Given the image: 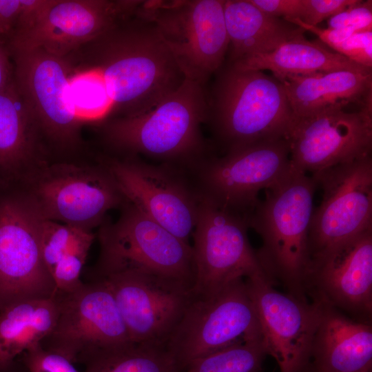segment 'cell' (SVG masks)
Segmentation results:
<instances>
[{"label":"cell","mask_w":372,"mask_h":372,"mask_svg":"<svg viewBox=\"0 0 372 372\" xmlns=\"http://www.w3.org/2000/svg\"><path fill=\"white\" fill-rule=\"evenodd\" d=\"M107 169L126 202L189 244L197 219L199 192L172 165L114 159Z\"/></svg>","instance_id":"14"},{"label":"cell","mask_w":372,"mask_h":372,"mask_svg":"<svg viewBox=\"0 0 372 372\" xmlns=\"http://www.w3.org/2000/svg\"><path fill=\"white\" fill-rule=\"evenodd\" d=\"M322 191L309 233L311 258L372 228L371 155L311 174Z\"/></svg>","instance_id":"13"},{"label":"cell","mask_w":372,"mask_h":372,"mask_svg":"<svg viewBox=\"0 0 372 372\" xmlns=\"http://www.w3.org/2000/svg\"><path fill=\"white\" fill-rule=\"evenodd\" d=\"M13 76L11 58L6 48L0 42V91L13 80Z\"/></svg>","instance_id":"38"},{"label":"cell","mask_w":372,"mask_h":372,"mask_svg":"<svg viewBox=\"0 0 372 372\" xmlns=\"http://www.w3.org/2000/svg\"><path fill=\"white\" fill-rule=\"evenodd\" d=\"M238 70H269L278 80L290 75H303L341 70H368L325 48L304 35L292 39L274 50L229 64Z\"/></svg>","instance_id":"24"},{"label":"cell","mask_w":372,"mask_h":372,"mask_svg":"<svg viewBox=\"0 0 372 372\" xmlns=\"http://www.w3.org/2000/svg\"><path fill=\"white\" fill-rule=\"evenodd\" d=\"M83 372H182L165 347L132 344L106 353Z\"/></svg>","instance_id":"27"},{"label":"cell","mask_w":372,"mask_h":372,"mask_svg":"<svg viewBox=\"0 0 372 372\" xmlns=\"http://www.w3.org/2000/svg\"><path fill=\"white\" fill-rule=\"evenodd\" d=\"M305 288L311 301L371 323L372 228L313 256Z\"/></svg>","instance_id":"16"},{"label":"cell","mask_w":372,"mask_h":372,"mask_svg":"<svg viewBox=\"0 0 372 372\" xmlns=\"http://www.w3.org/2000/svg\"><path fill=\"white\" fill-rule=\"evenodd\" d=\"M41 238L43 260L51 273L65 256L72 253L88 254L95 236L91 230L44 218Z\"/></svg>","instance_id":"30"},{"label":"cell","mask_w":372,"mask_h":372,"mask_svg":"<svg viewBox=\"0 0 372 372\" xmlns=\"http://www.w3.org/2000/svg\"><path fill=\"white\" fill-rule=\"evenodd\" d=\"M194 167L198 192L246 217L259 202V192L274 186L291 169L286 138L232 149L220 157L201 159Z\"/></svg>","instance_id":"10"},{"label":"cell","mask_w":372,"mask_h":372,"mask_svg":"<svg viewBox=\"0 0 372 372\" xmlns=\"http://www.w3.org/2000/svg\"><path fill=\"white\" fill-rule=\"evenodd\" d=\"M316 183L310 175L291 166L289 173L266 189L247 216L249 228L262 239L256 251L260 265L276 285L287 293L309 300L305 280L311 260L309 233L314 209Z\"/></svg>","instance_id":"2"},{"label":"cell","mask_w":372,"mask_h":372,"mask_svg":"<svg viewBox=\"0 0 372 372\" xmlns=\"http://www.w3.org/2000/svg\"><path fill=\"white\" fill-rule=\"evenodd\" d=\"M328 28H351L357 32L372 31V1L358 0L328 19Z\"/></svg>","instance_id":"33"},{"label":"cell","mask_w":372,"mask_h":372,"mask_svg":"<svg viewBox=\"0 0 372 372\" xmlns=\"http://www.w3.org/2000/svg\"><path fill=\"white\" fill-rule=\"evenodd\" d=\"M225 0H147L139 11L154 25L185 79L205 85L220 68L229 40Z\"/></svg>","instance_id":"7"},{"label":"cell","mask_w":372,"mask_h":372,"mask_svg":"<svg viewBox=\"0 0 372 372\" xmlns=\"http://www.w3.org/2000/svg\"><path fill=\"white\" fill-rule=\"evenodd\" d=\"M59 315L41 342L49 351L85 366L101 355L134 344L109 287L92 279L70 293L56 291Z\"/></svg>","instance_id":"9"},{"label":"cell","mask_w":372,"mask_h":372,"mask_svg":"<svg viewBox=\"0 0 372 372\" xmlns=\"http://www.w3.org/2000/svg\"><path fill=\"white\" fill-rule=\"evenodd\" d=\"M97 278L111 291L135 344L165 347L192 296L189 284L149 273L124 271Z\"/></svg>","instance_id":"15"},{"label":"cell","mask_w":372,"mask_h":372,"mask_svg":"<svg viewBox=\"0 0 372 372\" xmlns=\"http://www.w3.org/2000/svg\"><path fill=\"white\" fill-rule=\"evenodd\" d=\"M358 0H303L304 12L300 19L309 25L318 23L340 12Z\"/></svg>","instance_id":"35"},{"label":"cell","mask_w":372,"mask_h":372,"mask_svg":"<svg viewBox=\"0 0 372 372\" xmlns=\"http://www.w3.org/2000/svg\"><path fill=\"white\" fill-rule=\"evenodd\" d=\"M6 49L13 61L14 81L40 130L59 145H74L82 124L68 97L69 79L74 69L70 59L39 48Z\"/></svg>","instance_id":"18"},{"label":"cell","mask_w":372,"mask_h":372,"mask_svg":"<svg viewBox=\"0 0 372 372\" xmlns=\"http://www.w3.org/2000/svg\"><path fill=\"white\" fill-rule=\"evenodd\" d=\"M267 355L262 339L259 338L198 358L183 372H260Z\"/></svg>","instance_id":"29"},{"label":"cell","mask_w":372,"mask_h":372,"mask_svg":"<svg viewBox=\"0 0 372 372\" xmlns=\"http://www.w3.org/2000/svg\"><path fill=\"white\" fill-rule=\"evenodd\" d=\"M332 50L360 65L371 69L372 31L354 33Z\"/></svg>","instance_id":"34"},{"label":"cell","mask_w":372,"mask_h":372,"mask_svg":"<svg viewBox=\"0 0 372 372\" xmlns=\"http://www.w3.org/2000/svg\"><path fill=\"white\" fill-rule=\"evenodd\" d=\"M68 97L81 124L101 121L112 113V101L106 84L94 68L74 67L69 79Z\"/></svg>","instance_id":"28"},{"label":"cell","mask_w":372,"mask_h":372,"mask_svg":"<svg viewBox=\"0 0 372 372\" xmlns=\"http://www.w3.org/2000/svg\"><path fill=\"white\" fill-rule=\"evenodd\" d=\"M342 101L295 118L287 138L291 166L311 174L371 155L372 101L351 110Z\"/></svg>","instance_id":"11"},{"label":"cell","mask_w":372,"mask_h":372,"mask_svg":"<svg viewBox=\"0 0 372 372\" xmlns=\"http://www.w3.org/2000/svg\"><path fill=\"white\" fill-rule=\"evenodd\" d=\"M263 12L285 20L301 19L304 12L303 0H249Z\"/></svg>","instance_id":"36"},{"label":"cell","mask_w":372,"mask_h":372,"mask_svg":"<svg viewBox=\"0 0 372 372\" xmlns=\"http://www.w3.org/2000/svg\"><path fill=\"white\" fill-rule=\"evenodd\" d=\"M224 15L231 45L229 64L270 52L304 32L292 23L263 12L249 0H225Z\"/></svg>","instance_id":"23"},{"label":"cell","mask_w":372,"mask_h":372,"mask_svg":"<svg viewBox=\"0 0 372 372\" xmlns=\"http://www.w3.org/2000/svg\"><path fill=\"white\" fill-rule=\"evenodd\" d=\"M87 256L86 254H69L56 263L51 271L56 291L70 293L82 287L80 276Z\"/></svg>","instance_id":"32"},{"label":"cell","mask_w":372,"mask_h":372,"mask_svg":"<svg viewBox=\"0 0 372 372\" xmlns=\"http://www.w3.org/2000/svg\"><path fill=\"white\" fill-rule=\"evenodd\" d=\"M267 355L280 372H307L318 319V305L276 289L267 276L245 279Z\"/></svg>","instance_id":"20"},{"label":"cell","mask_w":372,"mask_h":372,"mask_svg":"<svg viewBox=\"0 0 372 372\" xmlns=\"http://www.w3.org/2000/svg\"><path fill=\"white\" fill-rule=\"evenodd\" d=\"M262 338L245 279L207 296H194L165 347L183 372L193 361L229 347Z\"/></svg>","instance_id":"6"},{"label":"cell","mask_w":372,"mask_h":372,"mask_svg":"<svg viewBox=\"0 0 372 372\" xmlns=\"http://www.w3.org/2000/svg\"><path fill=\"white\" fill-rule=\"evenodd\" d=\"M368 372H372V370H371V371H368Z\"/></svg>","instance_id":"40"},{"label":"cell","mask_w":372,"mask_h":372,"mask_svg":"<svg viewBox=\"0 0 372 372\" xmlns=\"http://www.w3.org/2000/svg\"><path fill=\"white\" fill-rule=\"evenodd\" d=\"M40 130L34 114L13 80L0 91V167L28 160Z\"/></svg>","instance_id":"26"},{"label":"cell","mask_w":372,"mask_h":372,"mask_svg":"<svg viewBox=\"0 0 372 372\" xmlns=\"http://www.w3.org/2000/svg\"><path fill=\"white\" fill-rule=\"evenodd\" d=\"M225 152L287 138L294 121L285 88L261 70H238L229 65L219 74L208 117Z\"/></svg>","instance_id":"3"},{"label":"cell","mask_w":372,"mask_h":372,"mask_svg":"<svg viewBox=\"0 0 372 372\" xmlns=\"http://www.w3.org/2000/svg\"><path fill=\"white\" fill-rule=\"evenodd\" d=\"M43 220L32 200L12 198L0 203V311L56 295L42 255Z\"/></svg>","instance_id":"12"},{"label":"cell","mask_w":372,"mask_h":372,"mask_svg":"<svg viewBox=\"0 0 372 372\" xmlns=\"http://www.w3.org/2000/svg\"><path fill=\"white\" fill-rule=\"evenodd\" d=\"M138 8L84 45L85 68L101 74L112 101L111 114L117 117L149 111L185 79L154 23Z\"/></svg>","instance_id":"1"},{"label":"cell","mask_w":372,"mask_h":372,"mask_svg":"<svg viewBox=\"0 0 372 372\" xmlns=\"http://www.w3.org/2000/svg\"><path fill=\"white\" fill-rule=\"evenodd\" d=\"M20 360L28 372H80L68 358L44 349L40 344L24 352Z\"/></svg>","instance_id":"31"},{"label":"cell","mask_w":372,"mask_h":372,"mask_svg":"<svg viewBox=\"0 0 372 372\" xmlns=\"http://www.w3.org/2000/svg\"><path fill=\"white\" fill-rule=\"evenodd\" d=\"M278 81L295 118L310 116L342 101L363 104L372 100L371 69L290 75Z\"/></svg>","instance_id":"22"},{"label":"cell","mask_w":372,"mask_h":372,"mask_svg":"<svg viewBox=\"0 0 372 372\" xmlns=\"http://www.w3.org/2000/svg\"><path fill=\"white\" fill-rule=\"evenodd\" d=\"M59 315L56 296L10 304L0 311V361L17 359L40 344L54 329Z\"/></svg>","instance_id":"25"},{"label":"cell","mask_w":372,"mask_h":372,"mask_svg":"<svg viewBox=\"0 0 372 372\" xmlns=\"http://www.w3.org/2000/svg\"><path fill=\"white\" fill-rule=\"evenodd\" d=\"M318 319L307 372L372 370V325L316 302Z\"/></svg>","instance_id":"21"},{"label":"cell","mask_w":372,"mask_h":372,"mask_svg":"<svg viewBox=\"0 0 372 372\" xmlns=\"http://www.w3.org/2000/svg\"><path fill=\"white\" fill-rule=\"evenodd\" d=\"M0 372H28L26 367L17 359L0 361Z\"/></svg>","instance_id":"39"},{"label":"cell","mask_w":372,"mask_h":372,"mask_svg":"<svg viewBox=\"0 0 372 372\" xmlns=\"http://www.w3.org/2000/svg\"><path fill=\"white\" fill-rule=\"evenodd\" d=\"M142 1L53 0L28 30L8 38L7 48L41 49L67 57L134 14Z\"/></svg>","instance_id":"17"},{"label":"cell","mask_w":372,"mask_h":372,"mask_svg":"<svg viewBox=\"0 0 372 372\" xmlns=\"http://www.w3.org/2000/svg\"><path fill=\"white\" fill-rule=\"evenodd\" d=\"M100 256L93 278L136 271L174 279L192 286V245L130 203L116 222L101 226Z\"/></svg>","instance_id":"5"},{"label":"cell","mask_w":372,"mask_h":372,"mask_svg":"<svg viewBox=\"0 0 372 372\" xmlns=\"http://www.w3.org/2000/svg\"><path fill=\"white\" fill-rule=\"evenodd\" d=\"M247 217L199 192L192 245V293L207 296L238 279L268 276L249 242Z\"/></svg>","instance_id":"8"},{"label":"cell","mask_w":372,"mask_h":372,"mask_svg":"<svg viewBox=\"0 0 372 372\" xmlns=\"http://www.w3.org/2000/svg\"><path fill=\"white\" fill-rule=\"evenodd\" d=\"M204 85L185 79L174 93L149 111L106 122L103 135L112 147L162 161L194 165L203 151L200 125L207 120Z\"/></svg>","instance_id":"4"},{"label":"cell","mask_w":372,"mask_h":372,"mask_svg":"<svg viewBox=\"0 0 372 372\" xmlns=\"http://www.w3.org/2000/svg\"><path fill=\"white\" fill-rule=\"evenodd\" d=\"M21 9V0H0V36L7 39L16 28Z\"/></svg>","instance_id":"37"},{"label":"cell","mask_w":372,"mask_h":372,"mask_svg":"<svg viewBox=\"0 0 372 372\" xmlns=\"http://www.w3.org/2000/svg\"><path fill=\"white\" fill-rule=\"evenodd\" d=\"M32 201L47 220L85 229L126 202L107 169L58 164L40 176Z\"/></svg>","instance_id":"19"}]
</instances>
